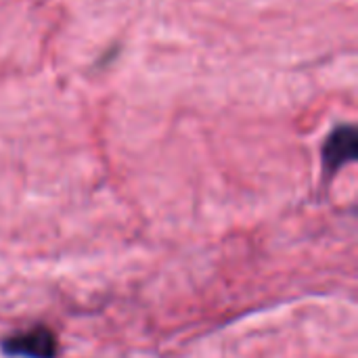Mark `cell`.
Wrapping results in <instances>:
<instances>
[{
  "label": "cell",
  "instance_id": "obj_1",
  "mask_svg": "<svg viewBox=\"0 0 358 358\" xmlns=\"http://www.w3.org/2000/svg\"><path fill=\"white\" fill-rule=\"evenodd\" d=\"M4 355L23 358H55L59 352L57 338L46 327H34L29 331L15 334L4 340L2 344Z\"/></svg>",
  "mask_w": 358,
  "mask_h": 358
},
{
  "label": "cell",
  "instance_id": "obj_2",
  "mask_svg": "<svg viewBox=\"0 0 358 358\" xmlns=\"http://www.w3.org/2000/svg\"><path fill=\"white\" fill-rule=\"evenodd\" d=\"M358 155V134L355 126H342L331 132L323 147V164L329 174L340 170L342 166L355 162Z\"/></svg>",
  "mask_w": 358,
  "mask_h": 358
}]
</instances>
